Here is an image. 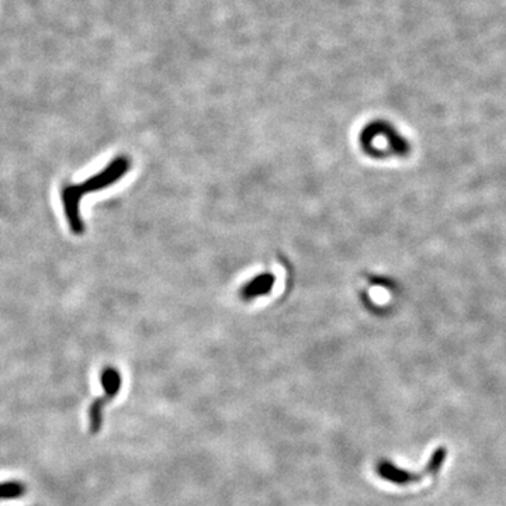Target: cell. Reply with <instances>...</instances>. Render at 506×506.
Masks as SVG:
<instances>
[{"label":"cell","instance_id":"7a4b0ae2","mask_svg":"<svg viewBox=\"0 0 506 506\" xmlns=\"http://www.w3.org/2000/svg\"><path fill=\"white\" fill-rule=\"evenodd\" d=\"M446 455H447V451L444 447L436 448L433 451L429 462L420 472H412V471L402 470V468L394 465L392 462H390L388 460H380L375 465V471H377L378 477H381L382 479H385L388 482H392L397 485H409V484L422 481L425 477L437 475L444 464Z\"/></svg>","mask_w":506,"mask_h":506},{"label":"cell","instance_id":"6da1fadb","mask_svg":"<svg viewBox=\"0 0 506 506\" xmlns=\"http://www.w3.org/2000/svg\"><path fill=\"white\" fill-rule=\"evenodd\" d=\"M131 168V159L128 157H117L113 159L103 171L86 179L84 183L67 185L61 190V201L65 218L68 221L69 229L75 235H82L85 232V222L81 214V201L85 196L105 190L116 185L123 176L128 173Z\"/></svg>","mask_w":506,"mask_h":506},{"label":"cell","instance_id":"3957f363","mask_svg":"<svg viewBox=\"0 0 506 506\" xmlns=\"http://www.w3.org/2000/svg\"><path fill=\"white\" fill-rule=\"evenodd\" d=\"M366 137H384L391 152L397 155H406L411 151L409 142L387 121H373L361 133Z\"/></svg>","mask_w":506,"mask_h":506},{"label":"cell","instance_id":"8992f818","mask_svg":"<svg viewBox=\"0 0 506 506\" xmlns=\"http://www.w3.org/2000/svg\"><path fill=\"white\" fill-rule=\"evenodd\" d=\"M112 401L109 397L98 398L89 406V430L92 434H98L103 427V411L106 404Z\"/></svg>","mask_w":506,"mask_h":506},{"label":"cell","instance_id":"5b68a950","mask_svg":"<svg viewBox=\"0 0 506 506\" xmlns=\"http://www.w3.org/2000/svg\"><path fill=\"white\" fill-rule=\"evenodd\" d=\"M100 382L105 390V395L110 399H114L121 390L123 380L120 371L116 367H105L100 374Z\"/></svg>","mask_w":506,"mask_h":506},{"label":"cell","instance_id":"52a82bcc","mask_svg":"<svg viewBox=\"0 0 506 506\" xmlns=\"http://www.w3.org/2000/svg\"><path fill=\"white\" fill-rule=\"evenodd\" d=\"M26 485L20 481H4L0 482V500L4 499H18L25 496Z\"/></svg>","mask_w":506,"mask_h":506},{"label":"cell","instance_id":"277c9868","mask_svg":"<svg viewBox=\"0 0 506 506\" xmlns=\"http://www.w3.org/2000/svg\"><path fill=\"white\" fill-rule=\"evenodd\" d=\"M274 286V276L270 273H263L260 276H256L253 280H251L248 284L242 288V297L244 300H253L256 297L265 295L269 291H272Z\"/></svg>","mask_w":506,"mask_h":506}]
</instances>
